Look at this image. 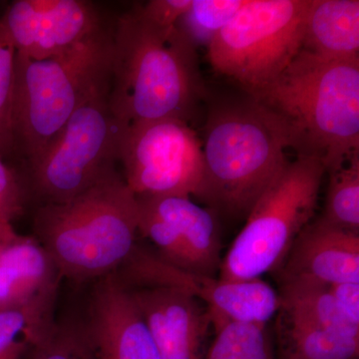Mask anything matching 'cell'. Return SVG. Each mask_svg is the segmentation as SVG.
<instances>
[{"label": "cell", "mask_w": 359, "mask_h": 359, "mask_svg": "<svg viewBox=\"0 0 359 359\" xmlns=\"http://www.w3.org/2000/svg\"><path fill=\"white\" fill-rule=\"evenodd\" d=\"M205 86L197 49L178 27L149 20L140 6L123 13L112 30L109 105L125 128L142 122H189Z\"/></svg>", "instance_id": "6da1fadb"}, {"label": "cell", "mask_w": 359, "mask_h": 359, "mask_svg": "<svg viewBox=\"0 0 359 359\" xmlns=\"http://www.w3.org/2000/svg\"><path fill=\"white\" fill-rule=\"evenodd\" d=\"M112 30L103 27L59 55L41 60L16 52L14 154L27 168L41 157L73 114L110 83Z\"/></svg>", "instance_id": "277c9868"}, {"label": "cell", "mask_w": 359, "mask_h": 359, "mask_svg": "<svg viewBox=\"0 0 359 359\" xmlns=\"http://www.w3.org/2000/svg\"><path fill=\"white\" fill-rule=\"evenodd\" d=\"M311 0H247L208 47L218 74L250 96L273 83L302 49Z\"/></svg>", "instance_id": "52a82bcc"}, {"label": "cell", "mask_w": 359, "mask_h": 359, "mask_svg": "<svg viewBox=\"0 0 359 359\" xmlns=\"http://www.w3.org/2000/svg\"><path fill=\"white\" fill-rule=\"evenodd\" d=\"M302 50L330 60L359 59L358 0H311Z\"/></svg>", "instance_id": "e0dca14e"}, {"label": "cell", "mask_w": 359, "mask_h": 359, "mask_svg": "<svg viewBox=\"0 0 359 359\" xmlns=\"http://www.w3.org/2000/svg\"><path fill=\"white\" fill-rule=\"evenodd\" d=\"M16 233L18 231L14 230L13 224L0 222V256L9 243L15 237Z\"/></svg>", "instance_id": "f1b7e54d"}, {"label": "cell", "mask_w": 359, "mask_h": 359, "mask_svg": "<svg viewBox=\"0 0 359 359\" xmlns=\"http://www.w3.org/2000/svg\"><path fill=\"white\" fill-rule=\"evenodd\" d=\"M245 2L247 0H192L177 27L196 49L208 48Z\"/></svg>", "instance_id": "603a6c76"}, {"label": "cell", "mask_w": 359, "mask_h": 359, "mask_svg": "<svg viewBox=\"0 0 359 359\" xmlns=\"http://www.w3.org/2000/svg\"><path fill=\"white\" fill-rule=\"evenodd\" d=\"M32 229L63 278L96 282L116 273L136 249L138 203L116 171L67 202L39 205Z\"/></svg>", "instance_id": "3957f363"}, {"label": "cell", "mask_w": 359, "mask_h": 359, "mask_svg": "<svg viewBox=\"0 0 359 359\" xmlns=\"http://www.w3.org/2000/svg\"><path fill=\"white\" fill-rule=\"evenodd\" d=\"M83 318L98 359H161L128 287L114 273L96 280Z\"/></svg>", "instance_id": "5bb4252c"}, {"label": "cell", "mask_w": 359, "mask_h": 359, "mask_svg": "<svg viewBox=\"0 0 359 359\" xmlns=\"http://www.w3.org/2000/svg\"><path fill=\"white\" fill-rule=\"evenodd\" d=\"M55 320H41L22 311H0V359H25Z\"/></svg>", "instance_id": "cb8c5ba5"}, {"label": "cell", "mask_w": 359, "mask_h": 359, "mask_svg": "<svg viewBox=\"0 0 359 359\" xmlns=\"http://www.w3.org/2000/svg\"><path fill=\"white\" fill-rule=\"evenodd\" d=\"M25 359H98L83 316H63L35 342Z\"/></svg>", "instance_id": "44dd1931"}, {"label": "cell", "mask_w": 359, "mask_h": 359, "mask_svg": "<svg viewBox=\"0 0 359 359\" xmlns=\"http://www.w3.org/2000/svg\"><path fill=\"white\" fill-rule=\"evenodd\" d=\"M16 50L0 23V157L14 154L13 106Z\"/></svg>", "instance_id": "d4e9b609"}, {"label": "cell", "mask_w": 359, "mask_h": 359, "mask_svg": "<svg viewBox=\"0 0 359 359\" xmlns=\"http://www.w3.org/2000/svg\"><path fill=\"white\" fill-rule=\"evenodd\" d=\"M341 313L359 325V283H342L328 285Z\"/></svg>", "instance_id": "83f0119b"}, {"label": "cell", "mask_w": 359, "mask_h": 359, "mask_svg": "<svg viewBox=\"0 0 359 359\" xmlns=\"http://www.w3.org/2000/svg\"><path fill=\"white\" fill-rule=\"evenodd\" d=\"M115 275L127 287L171 285L186 290L204 304L212 327L223 323L266 327L280 309V294L263 278L231 280L189 273L138 245Z\"/></svg>", "instance_id": "30bf717a"}, {"label": "cell", "mask_w": 359, "mask_h": 359, "mask_svg": "<svg viewBox=\"0 0 359 359\" xmlns=\"http://www.w3.org/2000/svg\"><path fill=\"white\" fill-rule=\"evenodd\" d=\"M250 96V95H249ZM275 115L299 157L327 173L359 153V59L330 60L302 50L269 87L250 96Z\"/></svg>", "instance_id": "7a4b0ae2"}, {"label": "cell", "mask_w": 359, "mask_h": 359, "mask_svg": "<svg viewBox=\"0 0 359 359\" xmlns=\"http://www.w3.org/2000/svg\"><path fill=\"white\" fill-rule=\"evenodd\" d=\"M123 178L135 196H195L204 201L203 143L184 120L132 125L120 150Z\"/></svg>", "instance_id": "9c48e42d"}, {"label": "cell", "mask_w": 359, "mask_h": 359, "mask_svg": "<svg viewBox=\"0 0 359 359\" xmlns=\"http://www.w3.org/2000/svg\"><path fill=\"white\" fill-rule=\"evenodd\" d=\"M323 221L359 233V153L330 172Z\"/></svg>", "instance_id": "ffe728a7"}, {"label": "cell", "mask_w": 359, "mask_h": 359, "mask_svg": "<svg viewBox=\"0 0 359 359\" xmlns=\"http://www.w3.org/2000/svg\"><path fill=\"white\" fill-rule=\"evenodd\" d=\"M128 290L161 359H205L212 320L204 304L186 290L171 285Z\"/></svg>", "instance_id": "4fadbf2b"}, {"label": "cell", "mask_w": 359, "mask_h": 359, "mask_svg": "<svg viewBox=\"0 0 359 359\" xmlns=\"http://www.w3.org/2000/svg\"><path fill=\"white\" fill-rule=\"evenodd\" d=\"M29 199L25 181L0 157V222L13 224L25 214Z\"/></svg>", "instance_id": "484cf974"}, {"label": "cell", "mask_w": 359, "mask_h": 359, "mask_svg": "<svg viewBox=\"0 0 359 359\" xmlns=\"http://www.w3.org/2000/svg\"><path fill=\"white\" fill-rule=\"evenodd\" d=\"M0 23L16 52L35 60L65 53L104 27L95 6L84 0H16Z\"/></svg>", "instance_id": "7c38bea8"}, {"label": "cell", "mask_w": 359, "mask_h": 359, "mask_svg": "<svg viewBox=\"0 0 359 359\" xmlns=\"http://www.w3.org/2000/svg\"><path fill=\"white\" fill-rule=\"evenodd\" d=\"M192 0H151L140 7L144 15L155 25L173 28L190 8Z\"/></svg>", "instance_id": "4316f807"}, {"label": "cell", "mask_w": 359, "mask_h": 359, "mask_svg": "<svg viewBox=\"0 0 359 359\" xmlns=\"http://www.w3.org/2000/svg\"><path fill=\"white\" fill-rule=\"evenodd\" d=\"M285 359H358L359 335L285 320Z\"/></svg>", "instance_id": "d6986e66"}, {"label": "cell", "mask_w": 359, "mask_h": 359, "mask_svg": "<svg viewBox=\"0 0 359 359\" xmlns=\"http://www.w3.org/2000/svg\"><path fill=\"white\" fill-rule=\"evenodd\" d=\"M278 294L285 320L359 335V325L341 313L328 285L292 278L282 280Z\"/></svg>", "instance_id": "ac0fdd59"}, {"label": "cell", "mask_w": 359, "mask_h": 359, "mask_svg": "<svg viewBox=\"0 0 359 359\" xmlns=\"http://www.w3.org/2000/svg\"><path fill=\"white\" fill-rule=\"evenodd\" d=\"M203 143L204 202L212 210L247 217L287 164L282 123L249 95L210 109Z\"/></svg>", "instance_id": "5b68a950"}, {"label": "cell", "mask_w": 359, "mask_h": 359, "mask_svg": "<svg viewBox=\"0 0 359 359\" xmlns=\"http://www.w3.org/2000/svg\"><path fill=\"white\" fill-rule=\"evenodd\" d=\"M62 275L33 235L16 233L0 256V311H22L55 320Z\"/></svg>", "instance_id": "9a60e30c"}, {"label": "cell", "mask_w": 359, "mask_h": 359, "mask_svg": "<svg viewBox=\"0 0 359 359\" xmlns=\"http://www.w3.org/2000/svg\"><path fill=\"white\" fill-rule=\"evenodd\" d=\"M280 280L302 278L323 285L359 283V233L320 218L295 238L280 269Z\"/></svg>", "instance_id": "2e32d148"}, {"label": "cell", "mask_w": 359, "mask_h": 359, "mask_svg": "<svg viewBox=\"0 0 359 359\" xmlns=\"http://www.w3.org/2000/svg\"><path fill=\"white\" fill-rule=\"evenodd\" d=\"M138 233L165 263L189 273L217 276L221 238L214 210L188 196H139Z\"/></svg>", "instance_id": "8fae6325"}, {"label": "cell", "mask_w": 359, "mask_h": 359, "mask_svg": "<svg viewBox=\"0 0 359 359\" xmlns=\"http://www.w3.org/2000/svg\"><path fill=\"white\" fill-rule=\"evenodd\" d=\"M212 328L215 339L205 359H273L266 327L223 323Z\"/></svg>", "instance_id": "7402d4cb"}, {"label": "cell", "mask_w": 359, "mask_h": 359, "mask_svg": "<svg viewBox=\"0 0 359 359\" xmlns=\"http://www.w3.org/2000/svg\"><path fill=\"white\" fill-rule=\"evenodd\" d=\"M325 173L318 158L287 162L248 214L222 259L219 278L256 280L280 271L295 238L313 219Z\"/></svg>", "instance_id": "8992f818"}, {"label": "cell", "mask_w": 359, "mask_h": 359, "mask_svg": "<svg viewBox=\"0 0 359 359\" xmlns=\"http://www.w3.org/2000/svg\"><path fill=\"white\" fill-rule=\"evenodd\" d=\"M126 129L111 110L108 85L73 114L28 167V196L39 205L67 202L114 173Z\"/></svg>", "instance_id": "ba28073f"}]
</instances>
